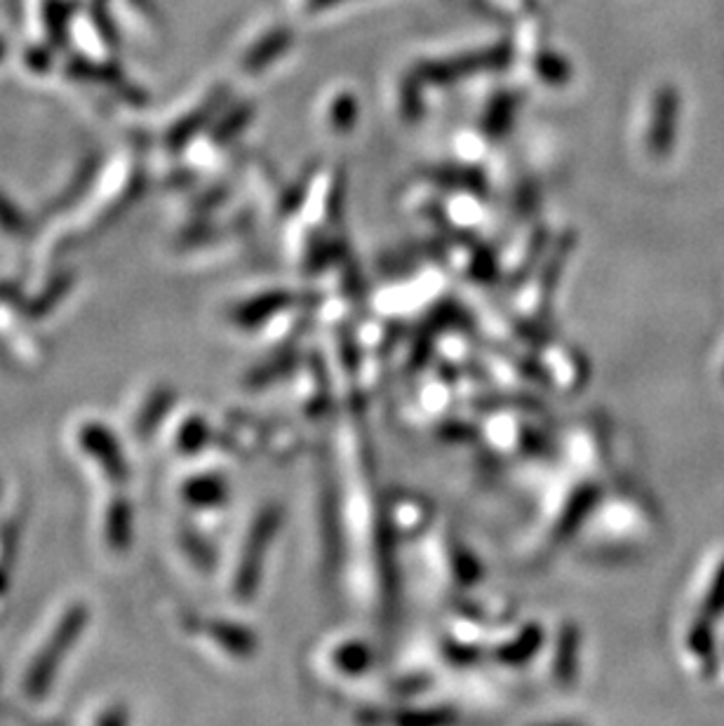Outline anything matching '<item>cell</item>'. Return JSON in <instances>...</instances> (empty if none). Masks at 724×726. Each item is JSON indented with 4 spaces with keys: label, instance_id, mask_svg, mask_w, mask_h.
Masks as SVG:
<instances>
[{
    "label": "cell",
    "instance_id": "3",
    "mask_svg": "<svg viewBox=\"0 0 724 726\" xmlns=\"http://www.w3.org/2000/svg\"><path fill=\"white\" fill-rule=\"evenodd\" d=\"M132 508L125 499H116L106 513V541L114 551H128L132 543Z\"/></svg>",
    "mask_w": 724,
    "mask_h": 726
},
{
    "label": "cell",
    "instance_id": "2",
    "mask_svg": "<svg viewBox=\"0 0 724 726\" xmlns=\"http://www.w3.org/2000/svg\"><path fill=\"white\" fill-rule=\"evenodd\" d=\"M78 447L87 453L89 459H95L102 466L108 480L111 482L128 480V476H130L128 457H125V449L111 428L97 424V421L83 424L78 430Z\"/></svg>",
    "mask_w": 724,
    "mask_h": 726
},
{
    "label": "cell",
    "instance_id": "1",
    "mask_svg": "<svg viewBox=\"0 0 724 726\" xmlns=\"http://www.w3.org/2000/svg\"><path fill=\"white\" fill-rule=\"evenodd\" d=\"M87 621H89L87 607L74 605L66 609L62 621L54 626L45 647L39 651V656H35L29 665V673L24 680V692L31 698L39 701L50 694L52 682L60 673L62 661L68 656V651L74 649V644L78 642L83 630L87 628Z\"/></svg>",
    "mask_w": 724,
    "mask_h": 726
},
{
    "label": "cell",
    "instance_id": "4",
    "mask_svg": "<svg viewBox=\"0 0 724 726\" xmlns=\"http://www.w3.org/2000/svg\"><path fill=\"white\" fill-rule=\"evenodd\" d=\"M170 401H172V393L170 391H156L151 395V401L147 403V407L141 409V416L137 419V433L149 435L162 416L168 414L170 409Z\"/></svg>",
    "mask_w": 724,
    "mask_h": 726
},
{
    "label": "cell",
    "instance_id": "6",
    "mask_svg": "<svg viewBox=\"0 0 724 726\" xmlns=\"http://www.w3.org/2000/svg\"><path fill=\"white\" fill-rule=\"evenodd\" d=\"M203 435H205V424L201 419H189L184 428L179 430V447L187 453L201 451L203 447Z\"/></svg>",
    "mask_w": 724,
    "mask_h": 726
},
{
    "label": "cell",
    "instance_id": "5",
    "mask_svg": "<svg viewBox=\"0 0 724 726\" xmlns=\"http://www.w3.org/2000/svg\"><path fill=\"white\" fill-rule=\"evenodd\" d=\"M184 497L189 499V503H195V505L216 503V480H212V478L191 480L184 489Z\"/></svg>",
    "mask_w": 724,
    "mask_h": 726
}]
</instances>
